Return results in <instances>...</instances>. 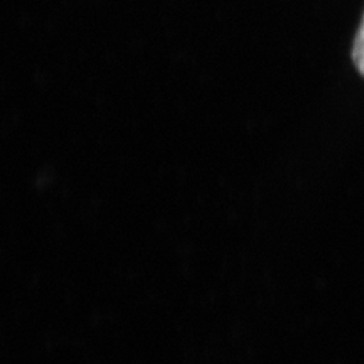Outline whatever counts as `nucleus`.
<instances>
[{
	"mask_svg": "<svg viewBox=\"0 0 364 364\" xmlns=\"http://www.w3.org/2000/svg\"><path fill=\"white\" fill-rule=\"evenodd\" d=\"M351 56H353V63L354 66H356V70L364 76V12L356 31V36H354Z\"/></svg>",
	"mask_w": 364,
	"mask_h": 364,
	"instance_id": "nucleus-1",
	"label": "nucleus"
}]
</instances>
